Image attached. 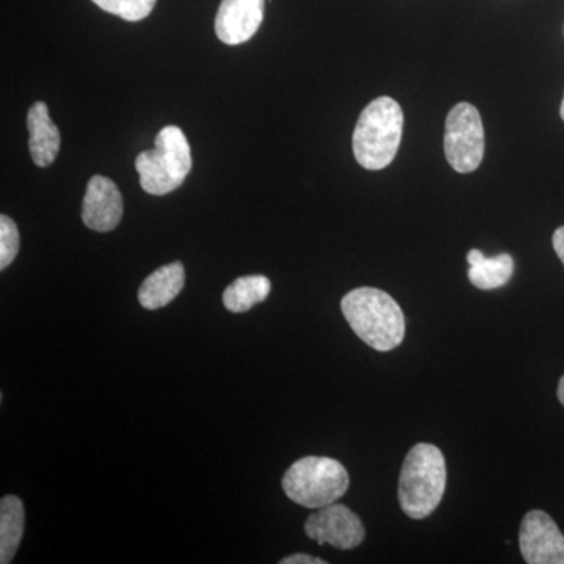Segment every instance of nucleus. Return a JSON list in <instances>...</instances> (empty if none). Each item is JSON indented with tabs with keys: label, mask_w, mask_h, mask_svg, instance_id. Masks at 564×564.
Wrapping results in <instances>:
<instances>
[{
	"label": "nucleus",
	"mask_w": 564,
	"mask_h": 564,
	"mask_svg": "<svg viewBox=\"0 0 564 564\" xmlns=\"http://www.w3.org/2000/svg\"><path fill=\"white\" fill-rule=\"evenodd\" d=\"M122 196L109 177L93 176L85 192L82 220L96 232H110L120 225Z\"/></svg>",
	"instance_id": "nucleus-9"
},
{
	"label": "nucleus",
	"mask_w": 564,
	"mask_h": 564,
	"mask_svg": "<svg viewBox=\"0 0 564 564\" xmlns=\"http://www.w3.org/2000/svg\"><path fill=\"white\" fill-rule=\"evenodd\" d=\"M185 270L181 262H172L151 273L139 291V302L144 310L158 311L169 306L182 292Z\"/></svg>",
	"instance_id": "nucleus-12"
},
{
	"label": "nucleus",
	"mask_w": 564,
	"mask_h": 564,
	"mask_svg": "<svg viewBox=\"0 0 564 564\" xmlns=\"http://www.w3.org/2000/svg\"><path fill=\"white\" fill-rule=\"evenodd\" d=\"M350 488L344 464L326 456H304L282 477V489L292 502L311 510L336 503Z\"/></svg>",
	"instance_id": "nucleus-5"
},
{
	"label": "nucleus",
	"mask_w": 564,
	"mask_h": 564,
	"mask_svg": "<svg viewBox=\"0 0 564 564\" xmlns=\"http://www.w3.org/2000/svg\"><path fill=\"white\" fill-rule=\"evenodd\" d=\"M304 532L318 544H332L340 551H350L366 540L361 518L343 503L318 508L307 518Z\"/></svg>",
	"instance_id": "nucleus-7"
},
{
	"label": "nucleus",
	"mask_w": 564,
	"mask_h": 564,
	"mask_svg": "<svg viewBox=\"0 0 564 564\" xmlns=\"http://www.w3.org/2000/svg\"><path fill=\"white\" fill-rule=\"evenodd\" d=\"M560 115H562L563 121H564V98L562 102V109H560Z\"/></svg>",
	"instance_id": "nucleus-21"
},
{
	"label": "nucleus",
	"mask_w": 564,
	"mask_h": 564,
	"mask_svg": "<svg viewBox=\"0 0 564 564\" xmlns=\"http://www.w3.org/2000/svg\"><path fill=\"white\" fill-rule=\"evenodd\" d=\"M28 128L31 133L29 150H31L32 161L40 169H46L54 163L61 151V132L52 122L46 104H33L29 110Z\"/></svg>",
	"instance_id": "nucleus-11"
},
{
	"label": "nucleus",
	"mask_w": 564,
	"mask_h": 564,
	"mask_svg": "<svg viewBox=\"0 0 564 564\" xmlns=\"http://www.w3.org/2000/svg\"><path fill=\"white\" fill-rule=\"evenodd\" d=\"M558 400H560V403L563 404L564 406V375L562 377V380H560V383H558Z\"/></svg>",
	"instance_id": "nucleus-20"
},
{
	"label": "nucleus",
	"mask_w": 564,
	"mask_h": 564,
	"mask_svg": "<svg viewBox=\"0 0 564 564\" xmlns=\"http://www.w3.org/2000/svg\"><path fill=\"white\" fill-rule=\"evenodd\" d=\"M552 243H554L556 256H558L560 261H562L564 265V226L556 229L554 237H552Z\"/></svg>",
	"instance_id": "nucleus-19"
},
{
	"label": "nucleus",
	"mask_w": 564,
	"mask_h": 564,
	"mask_svg": "<svg viewBox=\"0 0 564 564\" xmlns=\"http://www.w3.org/2000/svg\"><path fill=\"white\" fill-rule=\"evenodd\" d=\"M265 0H221L215 32L225 44H242L261 28Z\"/></svg>",
	"instance_id": "nucleus-10"
},
{
	"label": "nucleus",
	"mask_w": 564,
	"mask_h": 564,
	"mask_svg": "<svg viewBox=\"0 0 564 564\" xmlns=\"http://www.w3.org/2000/svg\"><path fill=\"white\" fill-rule=\"evenodd\" d=\"M192 150L177 126H166L155 137L154 150L137 155L141 188L150 195H169L184 184L192 170Z\"/></svg>",
	"instance_id": "nucleus-4"
},
{
	"label": "nucleus",
	"mask_w": 564,
	"mask_h": 564,
	"mask_svg": "<svg viewBox=\"0 0 564 564\" xmlns=\"http://www.w3.org/2000/svg\"><path fill=\"white\" fill-rule=\"evenodd\" d=\"M469 262V281L480 291H494L503 288L514 272V261L510 254H499L496 258H485L480 250H470L467 254Z\"/></svg>",
	"instance_id": "nucleus-13"
},
{
	"label": "nucleus",
	"mask_w": 564,
	"mask_h": 564,
	"mask_svg": "<svg viewBox=\"0 0 564 564\" xmlns=\"http://www.w3.org/2000/svg\"><path fill=\"white\" fill-rule=\"evenodd\" d=\"M444 151L447 162L458 173H473L485 155V129L473 104L459 102L445 121Z\"/></svg>",
	"instance_id": "nucleus-6"
},
{
	"label": "nucleus",
	"mask_w": 564,
	"mask_h": 564,
	"mask_svg": "<svg viewBox=\"0 0 564 564\" xmlns=\"http://www.w3.org/2000/svg\"><path fill=\"white\" fill-rule=\"evenodd\" d=\"M447 486V467L443 452L433 444L421 443L404 458L399 480V502L408 518L421 521L440 507Z\"/></svg>",
	"instance_id": "nucleus-2"
},
{
	"label": "nucleus",
	"mask_w": 564,
	"mask_h": 564,
	"mask_svg": "<svg viewBox=\"0 0 564 564\" xmlns=\"http://www.w3.org/2000/svg\"><path fill=\"white\" fill-rule=\"evenodd\" d=\"M272 292V282L262 274L242 276L226 288L223 293V304L229 313L242 314L250 311L256 304L265 302Z\"/></svg>",
	"instance_id": "nucleus-15"
},
{
	"label": "nucleus",
	"mask_w": 564,
	"mask_h": 564,
	"mask_svg": "<svg viewBox=\"0 0 564 564\" xmlns=\"http://www.w3.org/2000/svg\"><path fill=\"white\" fill-rule=\"evenodd\" d=\"M99 9L120 17L121 20L137 22L150 17L158 0H91Z\"/></svg>",
	"instance_id": "nucleus-16"
},
{
	"label": "nucleus",
	"mask_w": 564,
	"mask_h": 564,
	"mask_svg": "<svg viewBox=\"0 0 564 564\" xmlns=\"http://www.w3.org/2000/svg\"><path fill=\"white\" fill-rule=\"evenodd\" d=\"M25 511L20 497L3 496L0 500V563L13 562L24 534Z\"/></svg>",
	"instance_id": "nucleus-14"
},
{
	"label": "nucleus",
	"mask_w": 564,
	"mask_h": 564,
	"mask_svg": "<svg viewBox=\"0 0 564 564\" xmlns=\"http://www.w3.org/2000/svg\"><path fill=\"white\" fill-rule=\"evenodd\" d=\"M519 547L525 563L564 564V534L544 511H529L522 519Z\"/></svg>",
	"instance_id": "nucleus-8"
},
{
	"label": "nucleus",
	"mask_w": 564,
	"mask_h": 564,
	"mask_svg": "<svg viewBox=\"0 0 564 564\" xmlns=\"http://www.w3.org/2000/svg\"><path fill=\"white\" fill-rule=\"evenodd\" d=\"M20 252V229L7 215L0 217V270H6Z\"/></svg>",
	"instance_id": "nucleus-17"
},
{
	"label": "nucleus",
	"mask_w": 564,
	"mask_h": 564,
	"mask_svg": "<svg viewBox=\"0 0 564 564\" xmlns=\"http://www.w3.org/2000/svg\"><path fill=\"white\" fill-rule=\"evenodd\" d=\"M281 564H326L325 560L317 558L307 554H295L282 558Z\"/></svg>",
	"instance_id": "nucleus-18"
},
{
	"label": "nucleus",
	"mask_w": 564,
	"mask_h": 564,
	"mask_svg": "<svg viewBox=\"0 0 564 564\" xmlns=\"http://www.w3.org/2000/svg\"><path fill=\"white\" fill-rule=\"evenodd\" d=\"M403 121L402 107L388 96L362 110L352 133V152L362 169L378 172L391 165L402 141Z\"/></svg>",
	"instance_id": "nucleus-3"
},
{
	"label": "nucleus",
	"mask_w": 564,
	"mask_h": 564,
	"mask_svg": "<svg viewBox=\"0 0 564 564\" xmlns=\"http://www.w3.org/2000/svg\"><path fill=\"white\" fill-rule=\"evenodd\" d=\"M343 314L356 336L377 351H391L403 343L406 321L389 293L359 288L344 296Z\"/></svg>",
	"instance_id": "nucleus-1"
}]
</instances>
